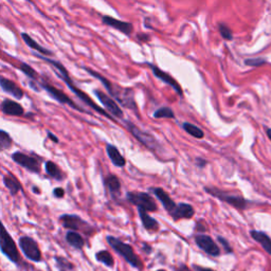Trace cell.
Instances as JSON below:
<instances>
[{
  "instance_id": "obj_1",
  "label": "cell",
  "mask_w": 271,
  "mask_h": 271,
  "mask_svg": "<svg viewBox=\"0 0 271 271\" xmlns=\"http://www.w3.org/2000/svg\"><path fill=\"white\" fill-rule=\"evenodd\" d=\"M34 55L36 56L37 58H40V60L46 62V63H48L49 65H51L54 69V72L55 74L57 75L58 79H61L64 83L67 85V87L71 90L75 96L82 101V102H84L87 106H89V107L91 109H93L94 111H97L98 113L104 115L107 118L108 120L110 121H113L115 122V120L113 119V117H111L107 111H106L105 109H103L102 107H100V106L98 104H96L93 102V100L88 96V94L86 92H84L83 90H81L75 84H74V82L71 80V78H70V74L68 72V70L67 68L63 65V63H61L60 61H55V60H52V58L50 57H46V56H43L36 52H34Z\"/></svg>"
},
{
  "instance_id": "obj_2",
  "label": "cell",
  "mask_w": 271,
  "mask_h": 271,
  "mask_svg": "<svg viewBox=\"0 0 271 271\" xmlns=\"http://www.w3.org/2000/svg\"><path fill=\"white\" fill-rule=\"evenodd\" d=\"M83 69L91 76H93L94 79H97L101 82V83L104 85V87L106 88V90L108 91L109 93L108 96L111 97L117 103L121 104L125 108L132 109L136 112L138 111V106L136 104L135 94L131 88H125V87H121L120 85H117L112 83V82H110L108 79L103 76L101 73L94 71V70L88 67H83Z\"/></svg>"
},
{
  "instance_id": "obj_3",
  "label": "cell",
  "mask_w": 271,
  "mask_h": 271,
  "mask_svg": "<svg viewBox=\"0 0 271 271\" xmlns=\"http://www.w3.org/2000/svg\"><path fill=\"white\" fill-rule=\"evenodd\" d=\"M0 252L18 268L25 270L30 269V265L22 261L21 255L17 248V244L14 239L12 238V235L4 225L2 219H0Z\"/></svg>"
},
{
  "instance_id": "obj_4",
  "label": "cell",
  "mask_w": 271,
  "mask_h": 271,
  "mask_svg": "<svg viewBox=\"0 0 271 271\" xmlns=\"http://www.w3.org/2000/svg\"><path fill=\"white\" fill-rule=\"evenodd\" d=\"M106 241H107L108 245L111 247V248L118 254H120L128 264H131L132 266L136 268H141V266H142V263H141L140 258L137 256V254L135 253L133 247L131 245L123 243L119 239H117L114 237H110V235H108V237L106 238Z\"/></svg>"
},
{
  "instance_id": "obj_5",
  "label": "cell",
  "mask_w": 271,
  "mask_h": 271,
  "mask_svg": "<svg viewBox=\"0 0 271 271\" xmlns=\"http://www.w3.org/2000/svg\"><path fill=\"white\" fill-rule=\"evenodd\" d=\"M205 191L211 196L221 200V202L226 203L238 210H245L249 207V202L242 195H234L215 186H205Z\"/></svg>"
},
{
  "instance_id": "obj_6",
  "label": "cell",
  "mask_w": 271,
  "mask_h": 271,
  "mask_svg": "<svg viewBox=\"0 0 271 271\" xmlns=\"http://www.w3.org/2000/svg\"><path fill=\"white\" fill-rule=\"evenodd\" d=\"M38 86L41 88V90H46L47 92H48L49 96L55 100L56 102H58L60 104H63V105H68L69 107H71L72 109L76 110V111H80V112H83V113H88V114H92V112L90 111H87V110H84L83 108L81 107V106H79L76 103L73 102L72 99H70L67 94L64 93V91L60 90L58 88L54 87L53 85H51L50 83H48V82L45 81L42 76L38 81Z\"/></svg>"
},
{
  "instance_id": "obj_7",
  "label": "cell",
  "mask_w": 271,
  "mask_h": 271,
  "mask_svg": "<svg viewBox=\"0 0 271 271\" xmlns=\"http://www.w3.org/2000/svg\"><path fill=\"white\" fill-rule=\"evenodd\" d=\"M18 247L28 261L34 263L43 262V253L38 243L29 235H23L18 240Z\"/></svg>"
},
{
  "instance_id": "obj_8",
  "label": "cell",
  "mask_w": 271,
  "mask_h": 271,
  "mask_svg": "<svg viewBox=\"0 0 271 271\" xmlns=\"http://www.w3.org/2000/svg\"><path fill=\"white\" fill-rule=\"evenodd\" d=\"M58 221L68 231H81L86 234H91L93 232V227L90 223L76 214H62L58 217Z\"/></svg>"
},
{
  "instance_id": "obj_9",
  "label": "cell",
  "mask_w": 271,
  "mask_h": 271,
  "mask_svg": "<svg viewBox=\"0 0 271 271\" xmlns=\"http://www.w3.org/2000/svg\"><path fill=\"white\" fill-rule=\"evenodd\" d=\"M126 199L128 203L136 206L140 210H144L145 212H155L158 209L155 199L150 196L149 193L127 192Z\"/></svg>"
},
{
  "instance_id": "obj_10",
  "label": "cell",
  "mask_w": 271,
  "mask_h": 271,
  "mask_svg": "<svg viewBox=\"0 0 271 271\" xmlns=\"http://www.w3.org/2000/svg\"><path fill=\"white\" fill-rule=\"evenodd\" d=\"M126 124V128L128 129L131 134L139 141V142L142 143L144 146H146L148 149L152 151H159L161 149V145L158 142V140L148 133L142 131V129L138 128L134 123L129 121H124Z\"/></svg>"
},
{
  "instance_id": "obj_11",
  "label": "cell",
  "mask_w": 271,
  "mask_h": 271,
  "mask_svg": "<svg viewBox=\"0 0 271 271\" xmlns=\"http://www.w3.org/2000/svg\"><path fill=\"white\" fill-rule=\"evenodd\" d=\"M93 93L96 94V97L102 103L105 110L107 111L111 117H114L117 118V119H121V120L124 119V113L119 106V104H118L111 97H109L107 93L103 92L100 89H94Z\"/></svg>"
},
{
  "instance_id": "obj_12",
  "label": "cell",
  "mask_w": 271,
  "mask_h": 271,
  "mask_svg": "<svg viewBox=\"0 0 271 271\" xmlns=\"http://www.w3.org/2000/svg\"><path fill=\"white\" fill-rule=\"evenodd\" d=\"M12 160H13L19 167L26 169L30 173L40 174L42 171L41 162L33 156L27 155L22 151H15L12 154Z\"/></svg>"
},
{
  "instance_id": "obj_13",
  "label": "cell",
  "mask_w": 271,
  "mask_h": 271,
  "mask_svg": "<svg viewBox=\"0 0 271 271\" xmlns=\"http://www.w3.org/2000/svg\"><path fill=\"white\" fill-rule=\"evenodd\" d=\"M152 71V73H154V75L159 79L160 81H162L163 83H166L168 85H170L176 92H177L180 97H182L183 94V91H182V88L181 86L179 85V83L177 81H176L171 74H169L168 72L163 71V70H161L158 66L151 64V63H145Z\"/></svg>"
},
{
  "instance_id": "obj_14",
  "label": "cell",
  "mask_w": 271,
  "mask_h": 271,
  "mask_svg": "<svg viewBox=\"0 0 271 271\" xmlns=\"http://www.w3.org/2000/svg\"><path fill=\"white\" fill-rule=\"evenodd\" d=\"M196 245L200 249H203L206 253H208L211 256H218L220 254L219 247L216 245V243L210 238L209 235L199 234L195 238Z\"/></svg>"
},
{
  "instance_id": "obj_15",
  "label": "cell",
  "mask_w": 271,
  "mask_h": 271,
  "mask_svg": "<svg viewBox=\"0 0 271 271\" xmlns=\"http://www.w3.org/2000/svg\"><path fill=\"white\" fill-rule=\"evenodd\" d=\"M102 22L104 23V25L108 26L110 28H113L118 31L122 32L123 34L127 35V36H129L134 31V26L133 23L131 22H126V21H122V20H119V19H115L111 16H108V15H104L102 16Z\"/></svg>"
},
{
  "instance_id": "obj_16",
  "label": "cell",
  "mask_w": 271,
  "mask_h": 271,
  "mask_svg": "<svg viewBox=\"0 0 271 271\" xmlns=\"http://www.w3.org/2000/svg\"><path fill=\"white\" fill-rule=\"evenodd\" d=\"M0 110L6 115L10 117H23L25 115V108L18 102L11 99H5L0 104Z\"/></svg>"
},
{
  "instance_id": "obj_17",
  "label": "cell",
  "mask_w": 271,
  "mask_h": 271,
  "mask_svg": "<svg viewBox=\"0 0 271 271\" xmlns=\"http://www.w3.org/2000/svg\"><path fill=\"white\" fill-rule=\"evenodd\" d=\"M0 88L5 92L9 93L10 96L15 98L16 100H21L25 97V92L23 90L12 80L6 79L4 76H0Z\"/></svg>"
},
{
  "instance_id": "obj_18",
  "label": "cell",
  "mask_w": 271,
  "mask_h": 271,
  "mask_svg": "<svg viewBox=\"0 0 271 271\" xmlns=\"http://www.w3.org/2000/svg\"><path fill=\"white\" fill-rule=\"evenodd\" d=\"M195 214V210L193 206L185 204V203H180L174 211L170 214L174 220H179V219H190L194 216Z\"/></svg>"
},
{
  "instance_id": "obj_19",
  "label": "cell",
  "mask_w": 271,
  "mask_h": 271,
  "mask_svg": "<svg viewBox=\"0 0 271 271\" xmlns=\"http://www.w3.org/2000/svg\"><path fill=\"white\" fill-rule=\"evenodd\" d=\"M20 36H21V40L23 41V43H25L30 49L34 50V51H36V53L43 55V56H52L54 55V53L52 52V50H49V49H47L45 48V47L41 46L36 41L33 40L31 37V35L28 34L27 32H22L20 34Z\"/></svg>"
},
{
  "instance_id": "obj_20",
  "label": "cell",
  "mask_w": 271,
  "mask_h": 271,
  "mask_svg": "<svg viewBox=\"0 0 271 271\" xmlns=\"http://www.w3.org/2000/svg\"><path fill=\"white\" fill-rule=\"evenodd\" d=\"M151 191L154 192L155 196L159 199V202L162 204L163 208L168 211V213L171 214L176 208V206H177V204L174 202L172 197L169 195V193L164 191L161 187H154L151 188Z\"/></svg>"
},
{
  "instance_id": "obj_21",
  "label": "cell",
  "mask_w": 271,
  "mask_h": 271,
  "mask_svg": "<svg viewBox=\"0 0 271 271\" xmlns=\"http://www.w3.org/2000/svg\"><path fill=\"white\" fill-rule=\"evenodd\" d=\"M3 182L5 184V186L8 188L11 196H16L20 191H22V185L20 183V181L15 177L13 174L8 173L4 176L3 178Z\"/></svg>"
},
{
  "instance_id": "obj_22",
  "label": "cell",
  "mask_w": 271,
  "mask_h": 271,
  "mask_svg": "<svg viewBox=\"0 0 271 271\" xmlns=\"http://www.w3.org/2000/svg\"><path fill=\"white\" fill-rule=\"evenodd\" d=\"M66 243L75 250H82L85 247V239L83 235L74 231H67L65 235Z\"/></svg>"
},
{
  "instance_id": "obj_23",
  "label": "cell",
  "mask_w": 271,
  "mask_h": 271,
  "mask_svg": "<svg viewBox=\"0 0 271 271\" xmlns=\"http://www.w3.org/2000/svg\"><path fill=\"white\" fill-rule=\"evenodd\" d=\"M106 152H107V156L109 157L110 161L112 162L113 166L118 168H124L126 164L125 158L121 155L120 150L118 149L117 146L112 144H107L106 145Z\"/></svg>"
},
{
  "instance_id": "obj_24",
  "label": "cell",
  "mask_w": 271,
  "mask_h": 271,
  "mask_svg": "<svg viewBox=\"0 0 271 271\" xmlns=\"http://www.w3.org/2000/svg\"><path fill=\"white\" fill-rule=\"evenodd\" d=\"M104 184L105 186L107 187L108 192L110 193V195L115 198L117 196L120 195L121 192V181L120 179L117 177L115 175H108L107 177L104 178Z\"/></svg>"
},
{
  "instance_id": "obj_25",
  "label": "cell",
  "mask_w": 271,
  "mask_h": 271,
  "mask_svg": "<svg viewBox=\"0 0 271 271\" xmlns=\"http://www.w3.org/2000/svg\"><path fill=\"white\" fill-rule=\"evenodd\" d=\"M45 171L49 177L53 178L56 181H63L65 179V174L61 170V168L57 164L51 160L46 161L45 163Z\"/></svg>"
},
{
  "instance_id": "obj_26",
  "label": "cell",
  "mask_w": 271,
  "mask_h": 271,
  "mask_svg": "<svg viewBox=\"0 0 271 271\" xmlns=\"http://www.w3.org/2000/svg\"><path fill=\"white\" fill-rule=\"evenodd\" d=\"M251 234V238L257 242L258 244H261V246L264 248V250L271 254V239L268 237V235L265 233V232H262V231H255V230H252L250 232Z\"/></svg>"
},
{
  "instance_id": "obj_27",
  "label": "cell",
  "mask_w": 271,
  "mask_h": 271,
  "mask_svg": "<svg viewBox=\"0 0 271 271\" xmlns=\"http://www.w3.org/2000/svg\"><path fill=\"white\" fill-rule=\"evenodd\" d=\"M53 261L58 271H75L76 270L75 265L65 256L54 255Z\"/></svg>"
},
{
  "instance_id": "obj_28",
  "label": "cell",
  "mask_w": 271,
  "mask_h": 271,
  "mask_svg": "<svg viewBox=\"0 0 271 271\" xmlns=\"http://www.w3.org/2000/svg\"><path fill=\"white\" fill-rule=\"evenodd\" d=\"M139 210V215L141 218V221H142V225L147 231H157L159 229V223L156 219L152 218L151 216L148 215L147 212L144 210Z\"/></svg>"
},
{
  "instance_id": "obj_29",
  "label": "cell",
  "mask_w": 271,
  "mask_h": 271,
  "mask_svg": "<svg viewBox=\"0 0 271 271\" xmlns=\"http://www.w3.org/2000/svg\"><path fill=\"white\" fill-rule=\"evenodd\" d=\"M18 69L20 70V71L23 74H25L29 79V81L35 82V83H38V81L41 79V75L36 71H35L34 68H32L29 64L21 62L20 65H19V67H18Z\"/></svg>"
},
{
  "instance_id": "obj_30",
  "label": "cell",
  "mask_w": 271,
  "mask_h": 271,
  "mask_svg": "<svg viewBox=\"0 0 271 271\" xmlns=\"http://www.w3.org/2000/svg\"><path fill=\"white\" fill-rule=\"evenodd\" d=\"M96 260L99 263H102L103 265L107 267H113L114 265V260L111 255V253L107 250H101L96 253Z\"/></svg>"
},
{
  "instance_id": "obj_31",
  "label": "cell",
  "mask_w": 271,
  "mask_h": 271,
  "mask_svg": "<svg viewBox=\"0 0 271 271\" xmlns=\"http://www.w3.org/2000/svg\"><path fill=\"white\" fill-rule=\"evenodd\" d=\"M182 128L185 131V133H187L188 135H191L192 137L196 138V139H203L205 137V133L202 128H199L198 126L192 124V123H188V122H184L182 124Z\"/></svg>"
},
{
  "instance_id": "obj_32",
  "label": "cell",
  "mask_w": 271,
  "mask_h": 271,
  "mask_svg": "<svg viewBox=\"0 0 271 271\" xmlns=\"http://www.w3.org/2000/svg\"><path fill=\"white\" fill-rule=\"evenodd\" d=\"M12 145H13V139L11 135L4 129H0V150H7L11 148Z\"/></svg>"
},
{
  "instance_id": "obj_33",
  "label": "cell",
  "mask_w": 271,
  "mask_h": 271,
  "mask_svg": "<svg viewBox=\"0 0 271 271\" xmlns=\"http://www.w3.org/2000/svg\"><path fill=\"white\" fill-rule=\"evenodd\" d=\"M155 119H161V118H167V119H175V113L170 107H161L154 112Z\"/></svg>"
},
{
  "instance_id": "obj_34",
  "label": "cell",
  "mask_w": 271,
  "mask_h": 271,
  "mask_svg": "<svg viewBox=\"0 0 271 271\" xmlns=\"http://www.w3.org/2000/svg\"><path fill=\"white\" fill-rule=\"evenodd\" d=\"M218 30H219V33L221 35V37L223 40H226V41H232L233 40V33L231 31V29L225 25V23H219L218 25Z\"/></svg>"
},
{
  "instance_id": "obj_35",
  "label": "cell",
  "mask_w": 271,
  "mask_h": 271,
  "mask_svg": "<svg viewBox=\"0 0 271 271\" xmlns=\"http://www.w3.org/2000/svg\"><path fill=\"white\" fill-rule=\"evenodd\" d=\"M265 64L266 60H264V58H247V60H245V65L253 68H258Z\"/></svg>"
},
{
  "instance_id": "obj_36",
  "label": "cell",
  "mask_w": 271,
  "mask_h": 271,
  "mask_svg": "<svg viewBox=\"0 0 271 271\" xmlns=\"http://www.w3.org/2000/svg\"><path fill=\"white\" fill-rule=\"evenodd\" d=\"M53 196L57 199H61L65 197V190L63 187H55L53 190Z\"/></svg>"
},
{
  "instance_id": "obj_37",
  "label": "cell",
  "mask_w": 271,
  "mask_h": 271,
  "mask_svg": "<svg viewBox=\"0 0 271 271\" xmlns=\"http://www.w3.org/2000/svg\"><path fill=\"white\" fill-rule=\"evenodd\" d=\"M217 240H218V242L223 246V248H225V250H226L227 253H231V252H232V249H231V247H230L229 243L227 242V240H225V239L221 238V237H218Z\"/></svg>"
},
{
  "instance_id": "obj_38",
  "label": "cell",
  "mask_w": 271,
  "mask_h": 271,
  "mask_svg": "<svg viewBox=\"0 0 271 271\" xmlns=\"http://www.w3.org/2000/svg\"><path fill=\"white\" fill-rule=\"evenodd\" d=\"M195 163H196V166H197V167H199L200 169H203V168H205V167L207 166L208 161L205 160V159H203V158H196Z\"/></svg>"
},
{
  "instance_id": "obj_39",
  "label": "cell",
  "mask_w": 271,
  "mask_h": 271,
  "mask_svg": "<svg viewBox=\"0 0 271 271\" xmlns=\"http://www.w3.org/2000/svg\"><path fill=\"white\" fill-rule=\"evenodd\" d=\"M47 135H48V138L52 141V142H54V143H58V142H60V139H58L53 133H51V132H47Z\"/></svg>"
},
{
  "instance_id": "obj_40",
  "label": "cell",
  "mask_w": 271,
  "mask_h": 271,
  "mask_svg": "<svg viewBox=\"0 0 271 271\" xmlns=\"http://www.w3.org/2000/svg\"><path fill=\"white\" fill-rule=\"evenodd\" d=\"M195 269H196V271H214L210 268H204V267H198V266H196Z\"/></svg>"
},
{
  "instance_id": "obj_41",
  "label": "cell",
  "mask_w": 271,
  "mask_h": 271,
  "mask_svg": "<svg viewBox=\"0 0 271 271\" xmlns=\"http://www.w3.org/2000/svg\"><path fill=\"white\" fill-rule=\"evenodd\" d=\"M32 191L35 192L36 194H41V190H40V188H38L36 185H34V186L32 187Z\"/></svg>"
},
{
  "instance_id": "obj_42",
  "label": "cell",
  "mask_w": 271,
  "mask_h": 271,
  "mask_svg": "<svg viewBox=\"0 0 271 271\" xmlns=\"http://www.w3.org/2000/svg\"><path fill=\"white\" fill-rule=\"evenodd\" d=\"M266 134H267V137L268 139L271 141V128H266Z\"/></svg>"
},
{
  "instance_id": "obj_43",
  "label": "cell",
  "mask_w": 271,
  "mask_h": 271,
  "mask_svg": "<svg viewBox=\"0 0 271 271\" xmlns=\"http://www.w3.org/2000/svg\"><path fill=\"white\" fill-rule=\"evenodd\" d=\"M157 271H166V270H157Z\"/></svg>"
},
{
  "instance_id": "obj_44",
  "label": "cell",
  "mask_w": 271,
  "mask_h": 271,
  "mask_svg": "<svg viewBox=\"0 0 271 271\" xmlns=\"http://www.w3.org/2000/svg\"><path fill=\"white\" fill-rule=\"evenodd\" d=\"M0 271H3V270H0Z\"/></svg>"
}]
</instances>
